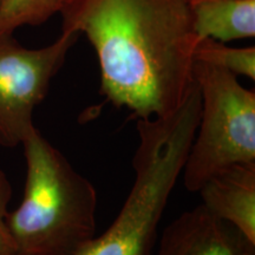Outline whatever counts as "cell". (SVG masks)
Segmentation results:
<instances>
[{"mask_svg": "<svg viewBox=\"0 0 255 255\" xmlns=\"http://www.w3.org/2000/svg\"><path fill=\"white\" fill-rule=\"evenodd\" d=\"M59 14L62 31L90 41L101 94L115 108L149 120L182 104L199 41L188 0H70Z\"/></svg>", "mask_w": 255, "mask_h": 255, "instance_id": "cell-1", "label": "cell"}, {"mask_svg": "<svg viewBox=\"0 0 255 255\" xmlns=\"http://www.w3.org/2000/svg\"><path fill=\"white\" fill-rule=\"evenodd\" d=\"M196 82L182 104L167 117L136 120L138 145L132 158L135 178L113 223L76 255H152L158 226L181 177L200 119Z\"/></svg>", "mask_w": 255, "mask_h": 255, "instance_id": "cell-2", "label": "cell"}, {"mask_svg": "<svg viewBox=\"0 0 255 255\" xmlns=\"http://www.w3.org/2000/svg\"><path fill=\"white\" fill-rule=\"evenodd\" d=\"M21 145L23 199L6 216L18 255H76L96 237V188L36 127Z\"/></svg>", "mask_w": 255, "mask_h": 255, "instance_id": "cell-3", "label": "cell"}, {"mask_svg": "<svg viewBox=\"0 0 255 255\" xmlns=\"http://www.w3.org/2000/svg\"><path fill=\"white\" fill-rule=\"evenodd\" d=\"M194 79L201 96L197 129L184 162V187L197 193L213 175L234 164L255 163V92L238 76L195 60Z\"/></svg>", "mask_w": 255, "mask_h": 255, "instance_id": "cell-4", "label": "cell"}, {"mask_svg": "<svg viewBox=\"0 0 255 255\" xmlns=\"http://www.w3.org/2000/svg\"><path fill=\"white\" fill-rule=\"evenodd\" d=\"M78 38L77 32L62 31L50 45L28 49L13 34L0 36V145L15 148L33 129L34 110Z\"/></svg>", "mask_w": 255, "mask_h": 255, "instance_id": "cell-5", "label": "cell"}, {"mask_svg": "<svg viewBox=\"0 0 255 255\" xmlns=\"http://www.w3.org/2000/svg\"><path fill=\"white\" fill-rule=\"evenodd\" d=\"M152 255H255V242L200 205L169 223Z\"/></svg>", "mask_w": 255, "mask_h": 255, "instance_id": "cell-6", "label": "cell"}, {"mask_svg": "<svg viewBox=\"0 0 255 255\" xmlns=\"http://www.w3.org/2000/svg\"><path fill=\"white\" fill-rule=\"evenodd\" d=\"M197 193L207 210L255 242V163L219 171Z\"/></svg>", "mask_w": 255, "mask_h": 255, "instance_id": "cell-7", "label": "cell"}, {"mask_svg": "<svg viewBox=\"0 0 255 255\" xmlns=\"http://www.w3.org/2000/svg\"><path fill=\"white\" fill-rule=\"evenodd\" d=\"M190 9L197 40L228 43L255 36V0H197Z\"/></svg>", "mask_w": 255, "mask_h": 255, "instance_id": "cell-8", "label": "cell"}, {"mask_svg": "<svg viewBox=\"0 0 255 255\" xmlns=\"http://www.w3.org/2000/svg\"><path fill=\"white\" fill-rule=\"evenodd\" d=\"M70 0H2L0 36L13 34L23 26H38L60 13Z\"/></svg>", "mask_w": 255, "mask_h": 255, "instance_id": "cell-9", "label": "cell"}, {"mask_svg": "<svg viewBox=\"0 0 255 255\" xmlns=\"http://www.w3.org/2000/svg\"><path fill=\"white\" fill-rule=\"evenodd\" d=\"M194 59L214 64L235 76L255 79V47H229L213 39L197 41Z\"/></svg>", "mask_w": 255, "mask_h": 255, "instance_id": "cell-10", "label": "cell"}, {"mask_svg": "<svg viewBox=\"0 0 255 255\" xmlns=\"http://www.w3.org/2000/svg\"><path fill=\"white\" fill-rule=\"evenodd\" d=\"M11 199L12 186L7 175L0 169V255H18L17 247L6 223Z\"/></svg>", "mask_w": 255, "mask_h": 255, "instance_id": "cell-11", "label": "cell"}, {"mask_svg": "<svg viewBox=\"0 0 255 255\" xmlns=\"http://www.w3.org/2000/svg\"><path fill=\"white\" fill-rule=\"evenodd\" d=\"M189 2H193V1H197V0H188Z\"/></svg>", "mask_w": 255, "mask_h": 255, "instance_id": "cell-12", "label": "cell"}, {"mask_svg": "<svg viewBox=\"0 0 255 255\" xmlns=\"http://www.w3.org/2000/svg\"><path fill=\"white\" fill-rule=\"evenodd\" d=\"M2 1V0H0V2H1Z\"/></svg>", "mask_w": 255, "mask_h": 255, "instance_id": "cell-13", "label": "cell"}]
</instances>
